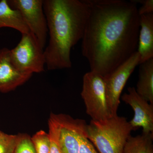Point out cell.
Here are the masks:
<instances>
[{"label": "cell", "mask_w": 153, "mask_h": 153, "mask_svg": "<svg viewBox=\"0 0 153 153\" xmlns=\"http://www.w3.org/2000/svg\"><path fill=\"white\" fill-rule=\"evenodd\" d=\"M82 53L90 71L104 76L137 52L140 16L133 1L86 0Z\"/></svg>", "instance_id": "6da1fadb"}, {"label": "cell", "mask_w": 153, "mask_h": 153, "mask_svg": "<svg viewBox=\"0 0 153 153\" xmlns=\"http://www.w3.org/2000/svg\"><path fill=\"white\" fill-rule=\"evenodd\" d=\"M49 44L44 51L48 70L71 67V51L84 34L89 6L86 0H43Z\"/></svg>", "instance_id": "7a4b0ae2"}, {"label": "cell", "mask_w": 153, "mask_h": 153, "mask_svg": "<svg viewBox=\"0 0 153 153\" xmlns=\"http://www.w3.org/2000/svg\"><path fill=\"white\" fill-rule=\"evenodd\" d=\"M132 131L126 117L117 115L105 120H91L85 126V135L100 153H122Z\"/></svg>", "instance_id": "3957f363"}, {"label": "cell", "mask_w": 153, "mask_h": 153, "mask_svg": "<svg viewBox=\"0 0 153 153\" xmlns=\"http://www.w3.org/2000/svg\"><path fill=\"white\" fill-rule=\"evenodd\" d=\"M11 62L19 71L33 74L45 71L44 51L35 36L31 32L22 34L20 42L10 49Z\"/></svg>", "instance_id": "277c9868"}, {"label": "cell", "mask_w": 153, "mask_h": 153, "mask_svg": "<svg viewBox=\"0 0 153 153\" xmlns=\"http://www.w3.org/2000/svg\"><path fill=\"white\" fill-rule=\"evenodd\" d=\"M82 81L81 95L86 113L91 120H105L112 117L108 105L103 76L90 71L84 74Z\"/></svg>", "instance_id": "5b68a950"}, {"label": "cell", "mask_w": 153, "mask_h": 153, "mask_svg": "<svg viewBox=\"0 0 153 153\" xmlns=\"http://www.w3.org/2000/svg\"><path fill=\"white\" fill-rule=\"evenodd\" d=\"M137 51L109 74L103 76L108 108L112 117L117 115L122 92L135 68L140 64Z\"/></svg>", "instance_id": "8992f818"}, {"label": "cell", "mask_w": 153, "mask_h": 153, "mask_svg": "<svg viewBox=\"0 0 153 153\" xmlns=\"http://www.w3.org/2000/svg\"><path fill=\"white\" fill-rule=\"evenodd\" d=\"M7 2L11 7L20 12L30 32L44 49L47 43L48 29L43 0H7Z\"/></svg>", "instance_id": "52a82bcc"}, {"label": "cell", "mask_w": 153, "mask_h": 153, "mask_svg": "<svg viewBox=\"0 0 153 153\" xmlns=\"http://www.w3.org/2000/svg\"><path fill=\"white\" fill-rule=\"evenodd\" d=\"M59 125V140L62 153H79L80 135L87 124L68 115L55 114Z\"/></svg>", "instance_id": "ba28073f"}, {"label": "cell", "mask_w": 153, "mask_h": 153, "mask_svg": "<svg viewBox=\"0 0 153 153\" xmlns=\"http://www.w3.org/2000/svg\"><path fill=\"white\" fill-rule=\"evenodd\" d=\"M128 93L121 97L122 100L129 105L134 112V117L129 121L134 131L142 127L143 132L153 133V105L140 96L134 87H129Z\"/></svg>", "instance_id": "9c48e42d"}, {"label": "cell", "mask_w": 153, "mask_h": 153, "mask_svg": "<svg viewBox=\"0 0 153 153\" xmlns=\"http://www.w3.org/2000/svg\"><path fill=\"white\" fill-rule=\"evenodd\" d=\"M32 74L22 73L11 62L10 49H0V92L8 93L26 83Z\"/></svg>", "instance_id": "30bf717a"}, {"label": "cell", "mask_w": 153, "mask_h": 153, "mask_svg": "<svg viewBox=\"0 0 153 153\" xmlns=\"http://www.w3.org/2000/svg\"><path fill=\"white\" fill-rule=\"evenodd\" d=\"M137 52L140 63L153 58V13L140 16Z\"/></svg>", "instance_id": "8fae6325"}, {"label": "cell", "mask_w": 153, "mask_h": 153, "mask_svg": "<svg viewBox=\"0 0 153 153\" xmlns=\"http://www.w3.org/2000/svg\"><path fill=\"white\" fill-rule=\"evenodd\" d=\"M3 27L13 28L21 34L30 32L20 12L11 7L7 0L0 1V29Z\"/></svg>", "instance_id": "7c38bea8"}, {"label": "cell", "mask_w": 153, "mask_h": 153, "mask_svg": "<svg viewBox=\"0 0 153 153\" xmlns=\"http://www.w3.org/2000/svg\"><path fill=\"white\" fill-rule=\"evenodd\" d=\"M137 93L153 105V58L140 63Z\"/></svg>", "instance_id": "4fadbf2b"}, {"label": "cell", "mask_w": 153, "mask_h": 153, "mask_svg": "<svg viewBox=\"0 0 153 153\" xmlns=\"http://www.w3.org/2000/svg\"><path fill=\"white\" fill-rule=\"evenodd\" d=\"M153 133L142 132L135 137H129L122 153H153Z\"/></svg>", "instance_id": "5bb4252c"}, {"label": "cell", "mask_w": 153, "mask_h": 153, "mask_svg": "<svg viewBox=\"0 0 153 153\" xmlns=\"http://www.w3.org/2000/svg\"><path fill=\"white\" fill-rule=\"evenodd\" d=\"M50 153H62L59 140V125L55 114L52 113L48 121Z\"/></svg>", "instance_id": "9a60e30c"}, {"label": "cell", "mask_w": 153, "mask_h": 153, "mask_svg": "<svg viewBox=\"0 0 153 153\" xmlns=\"http://www.w3.org/2000/svg\"><path fill=\"white\" fill-rule=\"evenodd\" d=\"M36 153H50V139L48 133L40 130L31 137Z\"/></svg>", "instance_id": "2e32d148"}, {"label": "cell", "mask_w": 153, "mask_h": 153, "mask_svg": "<svg viewBox=\"0 0 153 153\" xmlns=\"http://www.w3.org/2000/svg\"><path fill=\"white\" fill-rule=\"evenodd\" d=\"M18 134V142L13 153H36L31 140V137L27 134Z\"/></svg>", "instance_id": "e0dca14e"}, {"label": "cell", "mask_w": 153, "mask_h": 153, "mask_svg": "<svg viewBox=\"0 0 153 153\" xmlns=\"http://www.w3.org/2000/svg\"><path fill=\"white\" fill-rule=\"evenodd\" d=\"M19 134H8L4 133L0 137V153H13L16 146Z\"/></svg>", "instance_id": "ac0fdd59"}, {"label": "cell", "mask_w": 153, "mask_h": 153, "mask_svg": "<svg viewBox=\"0 0 153 153\" xmlns=\"http://www.w3.org/2000/svg\"><path fill=\"white\" fill-rule=\"evenodd\" d=\"M79 153H98L85 135V129L80 135Z\"/></svg>", "instance_id": "d6986e66"}, {"label": "cell", "mask_w": 153, "mask_h": 153, "mask_svg": "<svg viewBox=\"0 0 153 153\" xmlns=\"http://www.w3.org/2000/svg\"><path fill=\"white\" fill-rule=\"evenodd\" d=\"M135 3H140L142 6L138 10L140 16L153 13V0H141V1H133Z\"/></svg>", "instance_id": "ffe728a7"}, {"label": "cell", "mask_w": 153, "mask_h": 153, "mask_svg": "<svg viewBox=\"0 0 153 153\" xmlns=\"http://www.w3.org/2000/svg\"><path fill=\"white\" fill-rule=\"evenodd\" d=\"M4 133V132H3L1 131H0V137H1V136Z\"/></svg>", "instance_id": "44dd1931"}]
</instances>
